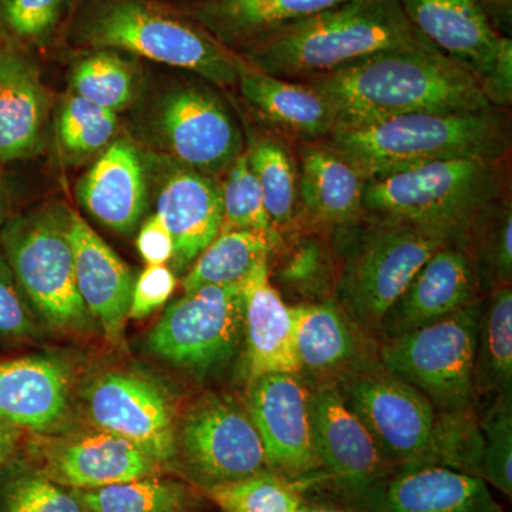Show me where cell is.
Wrapping results in <instances>:
<instances>
[{
    "instance_id": "obj_21",
    "label": "cell",
    "mask_w": 512,
    "mask_h": 512,
    "mask_svg": "<svg viewBox=\"0 0 512 512\" xmlns=\"http://www.w3.org/2000/svg\"><path fill=\"white\" fill-rule=\"evenodd\" d=\"M69 409V372L53 357L0 362V420L16 429L46 433Z\"/></svg>"
},
{
    "instance_id": "obj_48",
    "label": "cell",
    "mask_w": 512,
    "mask_h": 512,
    "mask_svg": "<svg viewBox=\"0 0 512 512\" xmlns=\"http://www.w3.org/2000/svg\"><path fill=\"white\" fill-rule=\"evenodd\" d=\"M481 6H490L491 9L497 10L505 18H511L512 0H478Z\"/></svg>"
},
{
    "instance_id": "obj_19",
    "label": "cell",
    "mask_w": 512,
    "mask_h": 512,
    "mask_svg": "<svg viewBox=\"0 0 512 512\" xmlns=\"http://www.w3.org/2000/svg\"><path fill=\"white\" fill-rule=\"evenodd\" d=\"M77 289L104 335L120 346L133 295V275L113 251L74 211H67Z\"/></svg>"
},
{
    "instance_id": "obj_13",
    "label": "cell",
    "mask_w": 512,
    "mask_h": 512,
    "mask_svg": "<svg viewBox=\"0 0 512 512\" xmlns=\"http://www.w3.org/2000/svg\"><path fill=\"white\" fill-rule=\"evenodd\" d=\"M308 384L299 375L272 373L249 380L247 410L262 446L266 466L289 481L323 471L311 429Z\"/></svg>"
},
{
    "instance_id": "obj_4",
    "label": "cell",
    "mask_w": 512,
    "mask_h": 512,
    "mask_svg": "<svg viewBox=\"0 0 512 512\" xmlns=\"http://www.w3.org/2000/svg\"><path fill=\"white\" fill-rule=\"evenodd\" d=\"M498 161L456 158L367 181V218L419 229L464 248L468 232L500 197Z\"/></svg>"
},
{
    "instance_id": "obj_20",
    "label": "cell",
    "mask_w": 512,
    "mask_h": 512,
    "mask_svg": "<svg viewBox=\"0 0 512 512\" xmlns=\"http://www.w3.org/2000/svg\"><path fill=\"white\" fill-rule=\"evenodd\" d=\"M410 23L478 80L493 67L501 35L478 0H399Z\"/></svg>"
},
{
    "instance_id": "obj_40",
    "label": "cell",
    "mask_w": 512,
    "mask_h": 512,
    "mask_svg": "<svg viewBox=\"0 0 512 512\" xmlns=\"http://www.w3.org/2000/svg\"><path fill=\"white\" fill-rule=\"evenodd\" d=\"M478 420L483 434V454L478 477L511 498L512 394L493 397L490 406Z\"/></svg>"
},
{
    "instance_id": "obj_26",
    "label": "cell",
    "mask_w": 512,
    "mask_h": 512,
    "mask_svg": "<svg viewBox=\"0 0 512 512\" xmlns=\"http://www.w3.org/2000/svg\"><path fill=\"white\" fill-rule=\"evenodd\" d=\"M366 178L326 143L303 148L298 195L309 224L316 228L345 227L366 217Z\"/></svg>"
},
{
    "instance_id": "obj_8",
    "label": "cell",
    "mask_w": 512,
    "mask_h": 512,
    "mask_svg": "<svg viewBox=\"0 0 512 512\" xmlns=\"http://www.w3.org/2000/svg\"><path fill=\"white\" fill-rule=\"evenodd\" d=\"M3 256L23 296L46 322L82 329L90 316L77 289L67 211H43L9 222Z\"/></svg>"
},
{
    "instance_id": "obj_7",
    "label": "cell",
    "mask_w": 512,
    "mask_h": 512,
    "mask_svg": "<svg viewBox=\"0 0 512 512\" xmlns=\"http://www.w3.org/2000/svg\"><path fill=\"white\" fill-rule=\"evenodd\" d=\"M485 296L447 318L379 342L384 369L412 384L437 412L473 409L474 360Z\"/></svg>"
},
{
    "instance_id": "obj_12",
    "label": "cell",
    "mask_w": 512,
    "mask_h": 512,
    "mask_svg": "<svg viewBox=\"0 0 512 512\" xmlns=\"http://www.w3.org/2000/svg\"><path fill=\"white\" fill-rule=\"evenodd\" d=\"M313 444L326 476L363 510L375 511L393 468L343 402L335 383L309 387Z\"/></svg>"
},
{
    "instance_id": "obj_22",
    "label": "cell",
    "mask_w": 512,
    "mask_h": 512,
    "mask_svg": "<svg viewBox=\"0 0 512 512\" xmlns=\"http://www.w3.org/2000/svg\"><path fill=\"white\" fill-rule=\"evenodd\" d=\"M269 265L256 266L241 284L249 380L272 373L299 375L291 306L269 281Z\"/></svg>"
},
{
    "instance_id": "obj_5",
    "label": "cell",
    "mask_w": 512,
    "mask_h": 512,
    "mask_svg": "<svg viewBox=\"0 0 512 512\" xmlns=\"http://www.w3.org/2000/svg\"><path fill=\"white\" fill-rule=\"evenodd\" d=\"M332 231L338 256L335 299L377 339L387 313L421 266L447 244L419 229L367 217Z\"/></svg>"
},
{
    "instance_id": "obj_23",
    "label": "cell",
    "mask_w": 512,
    "mask_h": 512,
    "mask_svg": "<svg viewBox=\"0 0 512 512\" xmlns=\"http://www.w3.org/2000/svg\"><path fill=\"white\" fill-rule=\"evenodd\" d=\"M156 214L173 238L175 266L188 268L221 232V185L184 165L158 192Z\"/></svg>"
},
{
    "instance_id": "obj_42",
    "label": "cell",
    "mask_w": 512,
    "mask_h": 512,
    "mask_svg": "<svg viewBox=\"0 0 512 512\" xmlns=\"http://www.w3.org/2000/svg\"><path fill=\"white\" fill-rule=\"evenodd\" d=\"M64 0H0V16L18 39L42 42L55 29Z\"/></svg>"
},
{
    "instance_id": "obj_38",
    "label": "cell",
    "mask_w": 512,
    "mask_h": 512,
    "mask_svg": "<svg viewBox=\"0 0 512 512\" xmlns=\"http://www.w3.org/2000/svg\"><path fill=\"white\" fill-rule=\"evenodd\" d=\"M221 197V232L252 231L268 237H282L269 220L264 195L252 173L247 151L228 168L227 177L221 185Z\"/></svg>"
},
{
    "instance_id": "obj_25",
    "label": "cell",
    "mask_w": 512,
    "mask_h": 512,
    "mask_svg": "<svg viewBox=\"0 0 512 512\" xmlns=\"http://www.w3.org/2000/svg\"><path fill=\"white\" fill-rule=\"evenodd\" d=\"M47 96L28 57L0 39V161L36 156L43 147Z\"/></svg>"
},
{
    "instance_id": "obj_14",
    "label": "cell",
    "mask_w": 512,
    "mask_h": 512,
    "mask_svg": "<svg viewBox=\"0 0 512 512\" xmlns=\"http://www.w3.org/2000/svg\"><path fill=\"white\" fill-rule=\"evenodd\" d=\"M84 397L97 429L130 441L158 464L177 457L173 404L158 384L131 373L111 372L97 377Z\"/></svg>"
},
{
    "instance_id": "obj_46",
    "label": "cell",
    "mask_w": 512,
    "mask_h": 512,
    "mask_svg": "<svg viewBox=\"0 0 512 512\" xmlns=\"http://www.w3.org/2000/svg\"><path fill=\"white\" fill-rule=\"evenodd\" d=\"M137 248L148 265H165L173 261V238L157 214L148 218L146 224L141 227Z\"/></svg>"
},
{
    "instance_id": "obj_35",
    "label": "cell",
    "mask_w": 512,
    "mask_h": 512,
    "mask_svg": "<svg viewBox=\"0 0 512 512\" xmlns=\"http://www.w3.org/2000/svg\"><path fill=\"white\" fill-rule=\"evenodd\" d=\"M464 251L473 259L484 295L512 279V211L507 201H494L468 232Z\"/></svg>"
},
{
    "instance_id": "obj_37",
    "label": "cell",
    "mask_w": 512,
    "mask_h": 512,
    "mask_svg": "<svg viewBox=\"0 0 512 512\" xmlns=\"http://www.w3.org/2000/svg\"><path fill=\"white\" fill-rule=\"evenodd\" d=\"M205 491L225 512H293L303 505L295 485L269 468Z\"/></svg>"
},
{
    "instance_id": "obj_2",
    "label": "cell",
    "mask_w": 512,
    "mask_h": 512,
    "mask_svg": "<svg viewBox=\"0 0 512 512\" xmlns=\"http://www.w3.org/2000/svg\"><path fill=\"white\" fill-rule=\"evenodd\" d=\"M429 46L399 0H349L259 40L245 60L272 76L306 82L377 53Z\"/></svg>"
},
{
    "instance_id": "obj_15",
    "label": "cell",
    "mask_w": 512,
    "mask_h": 512,
    "mask_svg": "<svg viewBox=\"0 0 512 512\" xmlns=\"http://www.w3.org/2000/svg\"><path fill=\"white\" fill-rule=\"evenodd\" d=\"M291 306L299 376L309 387L338 383L379 360V340L336 299Z\"/></svg>"
},
{
    "instance_id": "obj_39",
    "label": "cell",
    "mask_w": 512,
    "mask_h": 512,
    "mask_svg": "<svg viewBox=\"0 0 512 512\" xmlns=\"http://www.w3.org/2000/svg\"><path fill=\"white\" fill-rule=\"evenodd\" d=\"M72 82L74 94L113 113L123 110L133 99V69L111 50H100L83 59L74 69Z\"/></svg>"
},
{
    "instance_id": "obj_9",
    "label": "cell",
    "mask_w": 512,
    "mask_h": 512,
    "mask_svg": "<svg viewBox=\"0 0 512 512\" xmlns=\"http://www.w3.org/2000/svg\"><path fill=\"white\" fill-rule=\"evenodd\" d=\"M244 339L241 285L202 286L168 306L151 329L147 346L154 356L207 379L222 372Z\"/></svg>"
},
{
    "instance_id": "obj_16",
    "label": "cell",
    "mask_w": 512,
    "mask_h": 512,
    "mask_svg": "<svg viewBox=\"0 0 512 512\" xmlns=\"http://www.w3.org/2000/svg\"><path fill=\"white\" fill-rule=\"evenodd\" d=\"M158 127L165 146L185 167L212 177L228 171L244 140L231 114L214 94L183 89L161 104Z\"/></svg>"
},
{
    "instance_id": "obj_31",
    "label": "cell",
    "mask_w": 512,
    "mask_h": 512,
    "mask_svg": "<svg viewBox=\"0 0 512 512\" xmlns=\"http://www.w3.org/2000/svg\"><path fill=\"white\" fill-rule=\"evenodd\" d=\"M474 392L477 403L481 397L512 394L511 285L485 295L474 360Z\"/></svg>"
},
{
    "instance_id": "obj_47",
    "label": "cell",
    "mask_w": 512,
    "mask_h": 512,
    "mask_svg": "<svg viewBox=\"0 0 512 512\" xmlns=\"http://www.w3.org/2000/svg\"><path fill=\"white\" fill-rule=\"evenodd\" d=\"M19 439L20 430L0 420V470L13 456V451H15Z\"/></svg>"
},
{
    "instance_id": "obj_51",
    "label": "cell",
    "mask_w": 512,
    "mask_h": 512,
    "mask_svg": "<svg viewBox=\"0 0 512 512\" xmlns=\"http://www.w3.org/2000/svg\"><path fill=\"white\" fill-rule=\"evenodd\" d=\"M293 512H308V511H306L305 505H301V507H299L298 510H295Z\"/></svg>"
},
{
    "instance_id": "obj_17",
    "label": "cell",
    "mask_w": 512,
    "mask_h": 512,
    "mask_svg": "<svg viewBox=\"0 0 512 512\" xmlns=\"http://www.w3.org/2000/svg\"><path fill=\"white\" fill-rule=\"evenodd\" d=\"M37 467L62 487L96 490L158 476L161 464L123 437L97 429L47 441Z\"/></svg>"
},
{
    "instance_id": "obj_6",
    "label": "cell",
    "mask_w": 512,
    "mask_h": 512,
    "mask_svg": "<svg viewBox=\"0 0 512 512\" xmlns=\"http://www.w3.org/2000/svg\"><path fill=\"white\" fill-rule=\"evenodd\" d=\"M87 42L200 74L218 87L238 82V55L217 37L144 0L104 3L84 26Z\"/></svg>"
},
{
    "instance_id": "obj_36",
    "label": "cell",
    "mask_w": 512,
    "mask_h": 512,
    "mask_svg": "<svg viewBox=\"0 0 512 512\" xmlns=\"http://www.w3.org/2000/svg\"><path fill=\"white\" fill-rule=\"evenodd\" d=\"M9 461L0 480V512H86L76 491L50 480L37 466Z\"/></svg>"
},
{
    "instance_id": "obj_44",
    "label": "cell",
    "mask_w": 512,
    "mask_h": 512,
    "mask_svg": "<svg viewBox=\"0 0 512 512\" xmlns=\"http://www.w3.org/2000/svg\"><path fill=\"white\" fill-rule=\"evenodd\" d=\"M177 279L165 265H148L138 276L131 295L128 318L140 320L164 305L175 291Z\"/></svg>"
},
{
    "instance_id": "obj_30",
    "label": "cell",
    "mask_w": 512,
    "mask_h": 512,
    "mask_svg": "<svg viewBox=\"0 0 512 512\" xmlns=\"http://www.w3.org/2000/svg\"><path fill=\"white\" fill-rule=\"evenodd\" d=\"M278 262L271 269L269 281L281 295L295 303L335 299L338 284V256L332 239L319 232H295L282 239ZM292 303V305H295Z\"/></svg>"
},
{
    "instance_id": "obj_45",
    "label": "cell",
    "mask_w": 512,
    "mask_h": 512,
    "mask_svg": "<svg viewBox=\"0 0 512 512\" xmlns=\"http://www.w3.org/2000/svg\"><path fill=\"white\" fill-rule=\"evenodd\" d=\"M481 89H483L485 99L494 109L510 106L512 101V42L508 37H500L493 67L481 80Z\"/></svg>"
},
{
    "instance_id": "obj_27",
    "label": "cell",
    "mask_w": 512,
    "mask_h": 512,
    "mask_svg": "<svg viewBox=\"0 0 512 512\" xmlns=\"http://www.w3.org/2000/svg\"><path fill=\"white\" fill-rule=\"evenodd\" d=\"M373 512H503V508L480 477L427 466L397 471Z\"/></svg>"
},
{
    "instance_id": "obj_32",
    "label": "cell",
    "mask_w": 512,
    "mask_h": 512,
    "mask_svg": "<svg viewBox=\"0 0 512 512\" xmlns=\"http://www.w3.org/2000/svg\"><path fill=\"white\" fill-rule=\"evenodd\" d=\"M284 237L252 231H224L202 251L183 279L184 292L202 286L241 285L252 271L271 261Z\"/></svg>"
},
{
    "instance_id": "obj_41",
    "label": "cell",
    "mask_w": 512,
    "mask_h": 512,
    "mask_svg": "<svg viewBox=\"0 0 512 512\" xmlns=\"http://www.w3.org/2000/svg\"><path fill=\"white\" fill-rule=\"evenodd\" d=\"M57 128L64 150L89 156L109 146L116 133L117 117L113 111L73 93L63 103Z\"/></svg>"
},
{
    "instance_id": "obj_18",
    "label": "cell",
    "mask_w": 512,
    "mask_h": 512,
    "mask_svg": "<svg viewBox=\"0 0 512 512\" xmlns=\"http://www.w3.org/2000/svg\"><path fill=\"white\" fill-rule=\"evenodd\" d=\"M476 265L463 248L444 245L394 303L379 329V342L447 318L483 298Z\"/></svg>"
},
{
    "instance_id": "obj_49",
    "label": "cell",
    "mask_w": 512,
    "mask_h": 512,
    "mask_svg": "<svg viewBox=\"0 0 512 512\" xmlns=\"http://www.w3.org/2000/svg\"><path fill=\"white\" fill-rule=\"evenodd\" d=\"M6 210H8V195H6L5 184L0 180V225L5 221Z\"/></svg>"
},
{
    "instance_id": "obj_11",
    "label": "cell",
    "mask_w": 512,
    "mask_h": 512,
    "mask_svg": "<svg viewBox=\"0 0 512 512\" xmlns=\"http://www.w3.org/2000/svg\"><path fill=\"white\" fill-rule=\"evenodd\" d=\"M178 454L204 490L268 468L248 410L221 394H205L192 404L177 433Z\"/></svg>"
},
{
    "instance_id": "obj_3",
    "label": "cell",
    "mask_w": 512,
    "mask_h": 512,
    "mask_svg": "<svg viewBox=\"0 0 512 512\" xmlns=\"http://www.w3.org/2000/svg\"><path fill=\"white\" fill-rule=\"evenodd\" d=\"M325 140L366 181L456 158L500 161L510 148L507 124L495 109L336 124Z\"/></svg>"
},
{
    "instance_id": "obj_34",
    "label": "cell",
    "mask_w": 512,
    "mask_h": 512,
    "mask_svg": "<svg viewBox=\"0 0 512 512\" xmlns=\"http://www.w3.org/2000/svg\"><path fill=\"white\" fill-rule=\"evenodd\" d=\"M247 154L269 220L281 234L291 231L298 222V173L288 148L276 138L264 137L252 141Z\"/></svg>"
},
{
    "instance_id": "obj_1",
    "label": "cell",
    "mask_w": 512,
    "mask_h": 512,
    "mask_svg": "<svg viewBox=\"0 0 512 512\" xmlns=\"http://www.w3.org/2000/svg\"><path fill=\"white\" fill-rule=\"evenodd\" d=\"M306 83L329 101L338 124L494 109L480 80L436 46L377 53Z\"/></svg>"
},
{
    "instance_id": "obj_50",
    "label": "cell",
    "mask_w": 512,
    "mask_h": 512,
    "mask_svg": "<svg viewBox=\"0 0 512 512\" xmlns=\"http://www.w3.org/2000/svg\"><path fill=\"white\" fill-rule=\"evenodd\" d=\"M308 512H350L338 507H326V505H316V507H306Z\"/></svg>"
},
{
    "instance_id": "obj_10",
    "label": "cell",
    "mask_w": 512,
    "mask_h": 512,
    "mask_svg": "<svg viewBox=\"0 0 512 512\" xmlns=\"http://www.w3.org/2000/svg\"><path fill=\"white\" fill-rule=\"evenodd\" d=\"M336 387L393 470L424 467L439 413L420 390L379 360L343 377Z\"/></svg>"
},
{
    "instance_id": "obj_43",
    "label": "cell",
    "mask_w": 512,
    "mask_h": 512,
    "mask_svg": "<svg viewBox=\"0 0 512 512\" xmlns=\"http://www.w3.org/2000/svg\"><path fill=\"white\" fill-rule=\"evenodd\" d=\"M33 332L35 323L28 303L5 256L0 254V338H28Z\"/></svg>"
},
{
    "instance_id": "obj_28",
    "label": "cell",
    "mask_w": 512,
    "mask_h": 512,
    "mask_svg": "<svg viewBox=\"0 0 512 512\" xmlns=\"http://www.w3.org/2000/svg\"><path fill=\"white\" fill-rule=\"evenodd\" d=\"M242 96L266 120L299 137L326 138L338 124L335 110L311 84L281 79L256 69L238 56Z\"/></svg>"
},
{
    "instance_id": "obj_29",
    "label": "cell",
    "mask_w": 512,
    "mask_h": 512,
    "mask_svg": "<svg viewBox=\"0 0 512 512\" xmlns=\"http://www.w3.org/2000/svg\"><path fill=\"white\" fill-rule=\"evenodd\" d=\"M349 0H210L198 19L224 43L259 40Z\"/></svg>"
},
{
    "instance_id": "obj_24",
    "label": "cell",
    "mask_w": 512,
    "mask_h": 512,
    "mask_svg": "<svg viewBox=\"0 0 512 512\" xmlns=\"http://www.w3.org/2000/svg\"><path fill=\"white\" fill-rule=\"evenodd\" d=\"M77 197L101 224L131 234L147 207L146 171L137 148L126 140L111 143L80 180Z\"/></svg>"
},
{
    "instance_id": "obj_33",
    "label": "cell",
    "mask_w": 512,
    "mask_h": 512,
    "mask_svg": "<svg viewBox=\"0 0 512 512\" xmlns=\"http://www.w3.org/2000/svg\"><path fill=\"white\" fill-rule=\"evenodd\" d=\"M74 491L86 512H191L197 503L187 485L158 476Z\"/></svg>"
}]
</instances>
